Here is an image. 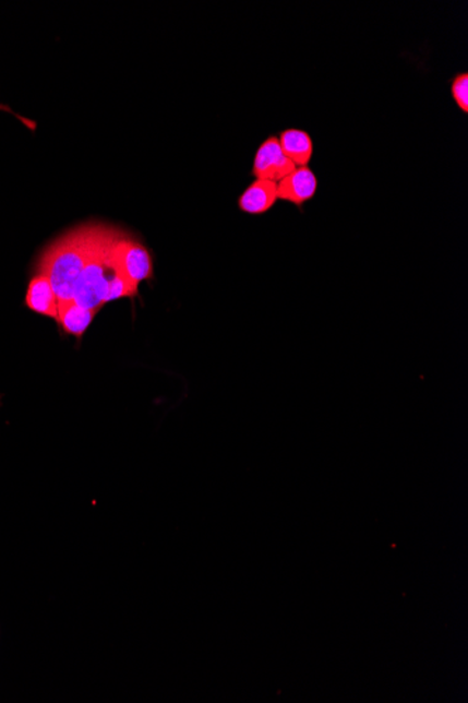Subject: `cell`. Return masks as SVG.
<instances>
[{"label":"cell","instance_id":"obj_1","mask_svg":"<svg viewBox=\"0 0 468 703\" xmlns=\"http://www.w3.org/2000/svg\"><path fill=\"white\" fill-rule=\"evenodd\" d=\"M105 228L103 225L81 226L58 238L39 255L37 274L48 277L59 302L72 301L79 278Z\"/></svg>","mask_w":468,"mask_h":703},{"label":"cell","instance_id":"obj_2","mask_svg":"<svg viewBox=\"0 0 468 703\" xmlns=\"http://www.w3.org/2000/svg\"><path fill=\"white\" fill-rule=\"evenodd\" d=\"M124 235L106 226L100 238L97 240L91 259L87 260L81 278H79L75 295H73L72 299L73 302L88 309H98V311H101L103 307H106L108 284L118 274H121L117 267L115 258H112V248H115L117 240L121 239Z\"/></svg>","mask_w":468,"mask_h":703},{"label":"cell","instance_id":"obj_3","mask_svg":"<svg viewBox=\"0 0 468 703\" xmlns=\"http://www.w3.org/2000/svg\"><path fill=\"white\" fill-rule=\"evenodd\" d=\"M112 258L120 273L131 283L140 285L155 277L154 258L151 250L140 240L127 234L117 240L112 248Z\"/></svg>","mask_w":468,"mask_h":703},{"label":"cell","instance_id":"obj_4","mask_svg":"<svg viewBox=\"0 0 468 703\" xmlns=\"http://www.w3.org/2000/svg\"><path fill=\"white\" fill-rule=\"evenodd\" d=\"M297 169V165L284 154L278 136H268L255 152L251 175L255 179L269 180L278 183L284 177Z\"/></svg>","mask_w":468,"mask_h":703},{"label":"cell","instance_id":"obj_5","mask_svg":"<svg viewBox=\"0 0 468 703\" xmlns=\"http://www.w3.org/2000/svg\"><path fill=\"white\" fill-rule=\"evenodd\" d=\"M278 200L302 206L314 199L319 190V179L309 166H297V169L277 183Z\"/></svg>","mask_w":468,"mask_h":703},{"label":"cell","instance_id":"obj_6","mask_svg":"<svg viewBox=\"0 0 468 703\" xmlns=\"http://www.w3.org/2000/svg\"><path fill=\"white\" fill-rule=\"evenodd\" d=\"M26 307L29 311L58 321L59 299L52 284L44 274L33 275L26 293Z\"/></svg>","mask_w":468,"mask_h":703},{"label":"cell","instance_id":"obj_7","mask_svg":"<svg viewBox=\"0 0 468 703\" xmlns=\"http://www.w3.org/2000/svg\"><path fill=\"white\" fill-rule=\"evenodd\" d=\"M278 201L275 181L255 179L239 199V210L249 215H263L274 208Z\"/></svg>","mask_w":468,"mask_h":703},{"label":"cell","instance_id":"obj_8","mask_svg":"<svg viewBox=\"0 0 468 703\" xmlns=\"http://www.w3.org/2000/svg\"><path fill=\"white\" fill-rule=\"evenodd\" d=\"M98 312V309H88L73 301L59 302L57 323L63 333L82 341Z\"/></svg>","mask_w":468,"mask_h":703},{"label":"cell","instance_id":"obj_9","mask_svg":"<svg viewBox=\"0 0 468 703\" xmlns=\"http://www.w3.org/2000/svg\"><path fill=\"white\" fill-rule=\"evenodd\" d=\"M278 141L284 154L295 165L308 166L309 162L312 160L314 145L309 132L298 130V128H288V130L279 132Z\"/></svg>","mask_w":468,"mask_h":703},{"label":"cell","instance_id":"obj_10","mask_svg":"<svg viewBox=\"0 0 468 703\" xmlns=\"http://www.w3.org/2000/svg\"><path fill=\"white\" fill-rule=\"evenodd\" d=\"M452 96L456 102L457 107L460 108L465 115L468 112V73L461 72L459 75L453 78L452 81Z\"/></svg>","mask_w":468,"mask_h":703},{"label":"cell","instance_id":"obj_11","mask_svg":"<svg viewBox=\"0 0 468 703\" xmlns=\"http://www.w3.org/2000/svg\"><path fill=\"white\" fill-rule=\"evenodd\" d=\"M0 111H7V112H9V115H13L14 117L17 118L19 121H22L23 124H26L28 130L36 131V127H37L36 122H34L32 120H28V118H26V117H22V116L17 115V112H14L12 110V108H10L7 105H2V103H0Z\"/></svg>","mask_w":468,"mask_h":703},{"label":"cell","instance_id":"obj_12","mask_svg":"<svg viewBox=\"0 0 468 703\" xmlns=\"http://www.w3.org/2000/svg\"><path fill=\"white\" fill-rule=\"evenodd\" d=\"M0 405H2V395H0Z\"/></svg>","mask_w":468,"mask_h":703}]
</instances>
